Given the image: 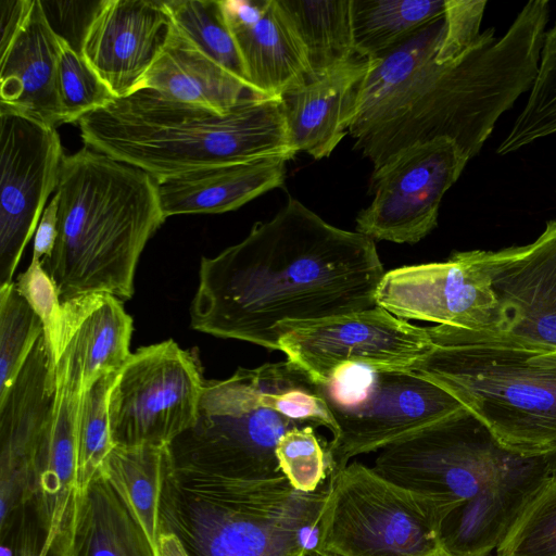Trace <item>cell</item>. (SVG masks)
Returning <instances> with one entry per match:
<instances>
[{"label": "cell", "mask_w": 556, "mask_h": 556, "mask_svg": "<svg viewBox=\"0 0 556 556\" xmlns=\"http://www.w3.org/2000/svg\"><path fill=\"white\" fill-rule=\"evenodd\" d=\"M548 17V1H529L503 36L490 27L460 56L439 64L443 15L370 59L349 128L354 148L374 168L437 139L453 141L471 160L498 118L531 89Z\"/></svg>", "instance_id": "1"}, {"label": "cell", "mask_w": 556, "mask_h": 556, "mask_svg": "<svg viewBox=\"0 0 556 556\" xmlns=\"http://www.w3.org/2000/svg\"><path fill=\"white\" fill-rule=\"evenodd\" d=\"M375 241L330 225L289 198L267 222L201 258L191 328L278 350L280 326L377 306L384 275Z\"/></svg>", "instance_id": "2"}, {"label": "cell", "mask_w": 556, "mask_h": 556, "mask_svg": "<svg viewBox=\"0 0 556 556\" xmlns=\"http://www.w3.org/2000/svg\"><path fill=\"white\" fill-rule=\"evenodd\" d=\"M86 147L156 182L208 167L295 156L280 97L249 93L227 113L140 89L77 123Z\"/></svg>", "instance_id": "3"}, {"label": "cell", "mask_w": 556, "mask_h": 556, "mask_svg": "<svg viewBox=\"0 0 556 556\" xmlns=\"http://www.w3.org/2000/svg\"><path fill=\"white\" fill-rule=\"evenodd\" d=\"M54 194L58 238L41 263L61 302L101 292L130 299L139 257L166 219L156 181L85 146L64 156Z\"/></svg>", "instance_id": "4"}, {"label": "cell", "mask_w": 556, "mask_h": 556, "mask_svg": "<svg viewBox=\"0 0 556 556\" xmlns=\"http://www.w3.org/2000/svg\"><path fill=\"white\" fill-rule=\"evenodd\" d=\"M428 331L431 349L407 370L453 395L504 450L556 452V346L500 329Z\"/></svg>", "instance_id": "5"}, {"label": "cell", "mask_w": 556, "mask_h": 556, "mask_svg": "<svg viewBox=\"0 0 556 556\" xmlns=\"http://www.w3.org/2000/svg\"><path fill=\"white\" fill-rule=\"evenodd\" d=\"M327 493L328 480L305 493L281 471L232 475L169 460L160 532L174 533L189 556H293L317 547Z\"/></svg>", "instance_id": "6"}, {"label": "cell", "mask_w": 556, "mask_h": 556, "mask_svg": "<svg viewBox=\"0 0 556 556\" xmlns=\"http://www.w3.org/2000/svg\"><path fill=\"white\" fill-rule=\"evenodd\" d=\"M337 424L308 375L288 359L238 368L224 380H205L195 424L167 451L170 464L232 475L281 471L276 456L289 430Z\"/></svg>", "instance_id": "7"}, {"label": "cell", "mask_w": 556, "mask_h": 556, "mask_svg": "<svg viewBox=\"0 0 556 556\" xmlns=\"http://www.w3.org/2000/svg\"><path fill=\"white\" fill-rule=\"evenodd\" d=\"M448 515L438 501L349 463L328 478L317 548L338 556H422L442 545Z\"/></svg>", "instance_id": "8"}, {"label": "cell", "mask_w": 556, "mask_h": 556, "mask_svg": "<svg viewBox=\"0 0 556 556\" xmlns=\"http://www.w3.org/2000/svg\"><path fill=\"white\" fill-rule=\"evenodd\" d=\"M315 384L338 427L327 443L330 476L357 455L381 451L466 409L409 370L348 364Z\"/></svg>", "instance_id": "9"}, {"label": "cell", "mask_w": 556, "mask_h": 556, "mask_svg": "<svg viewBox=\"0 0 556 556\" xmlns=\"http://www.w3.org/2000/svg\"><path fill=\"white\" fill-rule=\"evenodd\" d=\"M204 381L198 362L174 340L137 350L110 392L113 445H169L195 424Z\"/></svg>", "instance_id": "10"}, {"label": "cell", "mask_w": 556, "mask_h": 556, "mask_svg": "<svg viewBox=\"0 0 556 556\" xmlns=\"http://www.w3.org/2000/svg\"><path fill=\"white\" fill-rule=\"evenodd\" d=\"M509 453L463 409L382 448L372 468L451 513L479 491Z\"/></svg>", "instance_id": "11"}, {"label": "cell", "mask_w": 556, "mask_h": 556, "mask_svg": "<svg viewBox=\"0 0 556 556\" xmlns=\"http://www.w3.org/2000/svg\"><path fill=\"white\" fill-rule=\"evenodd\" d=\"M280 351L314 383L348 364L407 370L432 346L422 328L376 306L311 323L280 326Z\"/></svg>", "instance_id": "12"}, {"label": "cell", "mask_w": 556, "mask_h": 556, "mask_svg": "<svg viewBox=\"0 0 556 556\" xmlns=\"http://www.w3.org/2000/svg\"><path fill=\"white\" fill-rule=\"evenodd\" d=\"M468 159L451 140L399 151L371 176V203L356 217V231L378 241L414 244L438 225L441 201Z\"/></svg>", "instance_id": "13"}, {"label": "cell", "mask_w": 556, "mask_h": 556, "mask_svg": "<svg viewBox=\"0 0 556 556\" xmlns=\"http://www.w3.org/2000/svg\"><path fill=\"white\" fill-rule=\"evenodd\" d=\"M83 387V361L74 349L54 358V402L48 429L15 481L23 506L31 504L50 551L67 538L81 497L77 478L76 433Z\"/></svg>", "instance_id": "14"}, {"label": "cell", "mask_w": 556, "mask_h": 556, "mask_svg": "<svg viewBox=\"0 0 556 556\" xmlns=\"http://www.w3.org/2000/svg\"><path fill=\"white\" fill-rule=\"evenodd\" d=\"M64 156L56 128L0 106V288L13 282Z\"/></svg>", "instance_id": "15"}, {"label": "cell", "mask_w": 556, "mask_h": 556, "mask_svg": "<svg viewBox=\"0 0 556 556\" xmlns=\"http://www.w3.org/2000/svg\"><path fill=\"white\" fill-rule=\"evenodd\" d=\"M376 303L405 320L475 331L501 328V307L482 250L454 252L444 262L387 271Z\"/></svg>", "instance_id": "16"}, {"label": "cell", "mask_w": 556, "mask_h": 556, "mask_svg": "<svg viewBox=\"0 0 556 556\" xmlns=\"http://www.w3.org/2000/svg\"><path fill=\"white\" fill-rule=\"evenodd\" d=\"M170 27L162 0H102L80 53L114 98L136 92Z\"/></svg>", "instance_id": "17"}, {"label": "cell", "mask_w": 556, "mask_h": 556, "mask_svg": "<svg viewBox=\"0 0 556 556\" xmlns=\"http://www.w3.org/2000/svg\"><path fill=\"white\" fill-rule=\"evenodd\" d=\"M501 307L500 330L556 346V219L531 243L482 251Z\"/></svg>", "instance_id": "18"}, {"label": "cell", "mask_w": 556, "mask_h": 556, "mask_svg": "<svg viewBox=\"0 0 556 556\" xmlns=\"http://www.w3.org/2000/svg\"><path fill=\"white\" fill-rule=\"evenodd\" d=\"M548 478L545 456L509 453L479 491L444 519L442 545L454 556H489Z\"/></svg>", "instance_id": "19"}, {"label": "cell", "mask_w": 556, "mask_h": 556, "mask_svg": "<svg viewBox=\"0 0 556 556\" xmlns=\"http://www.w3.org/2000/svg\"><path fill=\"white\" fill-rule=\"evenodd\" d=\"M249 91L280 97L311 79L304 50L278 0H220Z\"/></svg>", "instance_id": "20"}, {"label": "cell", "mask_w": 556, "mask_h": 556, "mask_svg": "<svg viewBox=\"0 0 556 556\" xmlns=\"http://www.w3.org/2000/svg\"><path fill=\"white\" fill-rule=\"evenodd\" d=\"M371 66L355 56L280 96L291 147L328 157L349 134L359 88Z\"/></svg>", "instance_id": "21"}, {"label": "cell", "mask_w": 556, "mask_h": 556, "mask_svg": "<svg viewBox=\"0 0 556 556\" xmlns=\"http://www.w3.org/2000/svg\"><path fill=\"white\" fill-rule=\"evenodd\" d=\"M60 37L50 25L41 0L10 45L0 52V106L45 125H62L56 75Z\"/></svg>", "instance_id": "22"}, {"label": "cell", "mask_w": 556, "mask_h": 556, "mask_svg": "<svg viewBox=\"0 0 556 556\" xmlns=\"http://www.w3.org/2000/svg\"><path fill=\"white\" fill-rule=\"evenodd\" d=\"M285 157H267L190 172L157 184L165 218L233 211L286 180Z\"/></svg>", "instance_id": "23"}, {"label": "cell", "mask_w": 556, "mask_h": 556, "mask_svg": "<svg viewBox=\"0 0 556 556\" xmlns=\"http://www.w3.org/2000/svg\"><path fill=\"white\" fill-rule=\"evenodd\" d=\"M140 89H150L168 100L220 114L251 93L242 80L206 55L172 23Z\"/></svg>", "instance_id": "24"}, {"label": "cell", "mask_w": 556, "mask_h": 556, "mask_svg": "<svg viewBox=\"0 0 556 556\" xmlns=\"http://www.w3.org/2000/svg\"><path fill=\"white\" fill-rule=\"evenodd\" d=\"M54 556H157L142 528L99 472L81 493L71 531Z\"/></svg>", "instance_id": "25"}, {"label": "cell", "mask_w": 556, "mask_h": 556, "mask_svg": "<svg viewBox=\"0 0 556 556\" xmlns=\"http://www.w3.org/2000/svg\"><path fill=\"white\" fill-rule=\"evenodd\" d=\"M72 321L83 353V387L119 371L129 356L132 318L121 299L110 293H91L62 303Z\"/></svg>", "instance_id": "26"}, {"label": "cell", "mask_w": 556, "mask_h": 556, "mask_svg": "<svg viewBox=\"0 0 556 556\" xmlns=\"http://www.w3.org/2000/svg\"><path fill=\"white\" fill-rule=\"evenodd\" d=\"M168 467L167 446H114L100 470L142 528L157 556L160 505Z\"/></svg>", "instance_id": "27"}, {"label": "cell", "mask_w": 556, "mask_h": 556, "mask_svg": "<svg viewBox=\"0 0 556 556\" xmlns=\"http://www.w3.org/2000/svg\"><path fill=\"white\" fill-rule=\"evenodd\" d=\"M278 4L304 50L311 79L358 56L351 0H278Z\"/></svg>", "instance_id": "28"}, {"label": "cell", "mask_w": 556, "mask_h": 556, "mask_svg": "<svg viewBox=\"0 0 556 556\" xmlns=\"http://www.w3.org/2000/svg\"><path fill=\"white\" fill-rule=\"evenodd\" d=\"M445 12V0H351L355 53L377 59Z\"/></svg>", "instance_id": "29"}, {"label": "cell", "mask_w": 556, "mask_h": 556, "mask_svg": "<svg viewBox=\"0 0 556 556\" xmlns=\"http://www.w3.org/2000/svg\"><path fill=\"white\" fill-rule=\"evenodd\" d=\"M556 132V24L546 30L539 70L528 100L497 147L506 155Z\"/></svg>", "instance_id": "30"}, {"label": "cell", "mask_w": 556, "mask_h": 556, "mask_svg": "<svg viewBox=\"0 0 556 556\" xmlns=\"http://www.w3.org/2000/svg\"><path fill=\"white\" fill-rule=\"evenodd\" d=\"M164 2L172 25L206 55L247 85L220 0H165Z\"/></svg>", "instance_id": "31"}, {"label": "cell", "mask_w": 556, "mask_h": 556, "mask_svg": "<svg viewBox=\"0 0 556 556\" xmlns=\"http://www.w3.org/2000/svg\"><path fill=\"white\" fill-rule=\"evenodd\" d=\"M119 371L100 377L83 392L77 420V478L83 493L114 447L110 432L109 396Z\"/></svg>", "instance_id": "32"}, {"label": "cell", "mask_w": 556, "mask_h": 556, "mask_svg": "<svg viewBox=\"0 0 556 556\" xmlns=\"http://www.w3.org/2000/svg\"><path fill=\"white\" fill-rule=\"evenodd\" d=\"M45 332L40 317L12 282L0 288V397L24 366Z\"/></svg>", "instance_id": "33"}, {"label": "cell", "mask_w": 556, "mask_h": 556, "mask_svg": "<svg viewBox=\"0 0 556 556\" xmlns=\"http://www.w3.org/2000/svg\"><path fill=\"white\" fill-rule=\"evenodd\" d=\"M60 41L56 92L62 124L78 123L115 98L83 54L61 37Z\"/></svg>", "instance_id": "34"}, {"label": "cell", "mask_w": 556, "mask_h": 556, "mask_svg": "<svg viewBox=\"0 0 556 556\" xmlns=\"http://www.w3.org/2000/svg\"><path fill=\"white\" fill-rule=\"evenodd\" d=\"M496 556H556V479L548 478L533 495Z\"/></svg>", "instance_id": "35"}, {"label": "cell", "mask_w": 556, "mask_h": 556, "mask_svg": "<svg viewBox=\"0 0 556 556\" xmlns=\"http://www.w3.org/2000/svg\"><path fill=\"white\" fill-rule=\"evenodd\" d=\"M279 468L298 491H317L330 476L327 443L323 444L313 427L293 428L278 441Z\"/></svg>", "instance_id": "36"}, {"label": "cell", "mask_w": 556, "mask_h": 556, "mask_svg": "<svg viewBox=\"0 0 556 556\" xmlns=\"http://www.w3.org/2000/svg\"><path fill=\"white\" fill-rule=\"evenodd\" d=\"M15 288L40 317L45 337L52 354L56 351L62 328V302L58 289L42 266L31 258L28 268L18 275Z\"/></svg>", "instance_id": "37"}, {"label": "cell", "mask_w": 556, "mask_h": 556, "mask_svg": "<svg viewBox=\"0 0 556 556\" xmlns=\"http://www.w3.org/2000/svg\"><path fill=\"white\" fill-rule=\"evenodd\" d=\"M485 7L483 0H445V29L435 55L439 64L457 59L476 43Z\"/></svg>", "instance_id": "38"}, {"label": "cell", "mask_w": 556, "mask_h": 556, "mask_svg": "<svg viewBox=\"0 0 556 556\" xmlns=\"http://www.w3.org/2000/svg\"><path fill=\"white\" fill-rule=\"evenodd\" d=\"M101 1H46L55 11L53 14L58 16L55 22L61 26V28L55 31L56 35L80 52L85 33L94 13L98 11Z\"/></svg>", "instance_id": "39"}, {"label": "cell", "mask_w": 556, "mask_h": 556, "mask_svg": "<svg viewBox=\"0 0 556 556\" xmlns=\"http://www.w3.org/2000/svg\"><path fill=\"white\" fill-rule=\"evenodd\" d=\"M59 201L54 194L48 203L38 223L33 248V257L39 261L48 258L54 249L58 238Z\"/></svg>", "instance_id": "40"}, {"label": "cell", "mask_w": 556, "mask_h": 556, "mask_svg": "<svg viewBox=\"0 0 556 556\" xmlns=\"http://www.w3.org/2000/svg\"><path fill=\"white\" fill-rule=\"evenodd\" d=\"M34 0H0V52L3 51L25 24Z\"/></svg>", "instance_id": "41"}, {"label": "cell", "mask_w": 556, "mask_h": 556, "mask_svg": "<svg viewBox=\"0 0 556 556\" xmlns=\"http://www.w3.org/2000/svg\"><path fill=\"white\" fill-rule=\"evenodd\" d=\"M159 556H189L180 540L172 532L161 531Z\"/></svg>", "instance_id": "42"}, {"label": "cell", "mask_w": 556, "mask_h": 556, "mask_svg": "<svg viewBox=\"0 0 556 556\" xmlns=\"http://www.w3.org/2000/svg\"><path fill=\"white\" fill-rule=\"evenodd\" d=\"M293 556H338L328 552H324L317 547L315 548H303L295 553Z\"/></svg>", "instance_id": "43"}, {"label": "cell", "mask_w": 556, "mask_h": 556, "mask_svg": "<svg viewBox=\"0 0 556 556\" xmlns=\"http://www.w3.org/2000/svg\"><path fill=\"white\" fill-rule=\"evenodd\" d=\"M549 478L556 479V452L545 456Z\"/></svg>", "instance_id": "44"}, {"label": "cell", "mask_w": 556, "mask_h": 556, "mask_svg": "<svg viewBox=\"0 0 556 556\" xmlns=\"http://www.w3.org/2000/svg\"><path fill=\"white\" fill-rule=\"evenodd\" d=\"M422 556H454L443 545Z\"/></svg>", "instance_id": "45"}]
</instances>
